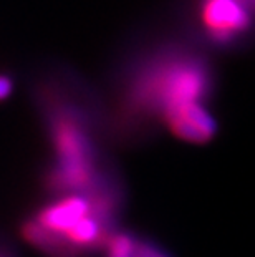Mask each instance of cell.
Listing matches in <instances>:
<instances>
[{
    "label": "cell",
    "mask_w": 255,
    "mask_h": 257,
    "mask_svg": "<svg viewBox=\"0 0 255 257\" xmlns=\"http://www.w3.org/2000/svg\"><path fill=\"white\" fill-rule=\"evenodd\" d=\"M134 257H169L166 252H162L153 244L148 242H136V249H134Z\"/></svg>",
    "instance_id": "ba28073f"
},
{
    "label": "cell",
    "mask_w": 255,
    "mask_h": 257,
    "mask_svg": "<svg viewBox=\"0 0 255 257\" xmlns=\"http://www.w3.org/2000/svg\"><path fill=\"white\" fill-rule=\"evenodd\" d=\"M253 0H202V22L207 35L227 45L243 34L252 20Z\"/></svg>",
    "instance_id": "3957f363"
},
{
    "label": "cell",
    "mask_w": 255,
    "mask_h": 257,
    "mask_svg": "<svg viewBox=\"0 0 255 257\" xmlns=\"http://www.w3.org/2000/svg\"><path fill=\"white\" fill-rule=\"evenodd\" d=\"M63 237L70 240L75 245H91L101 237V226L100 219L96 217L95 212L83 216L81 219H78L63 234Z\"/></svg>",
    "instance_id": "8992f818"
},
{
    "label": "cell",
    "mask_w": 255,
    "mask_h": 257,
    "mask_svg": "<svg viewBox=\"0 0 255 257\" xmlns=\"http://www.w3.org/2000/svg\"><path fill=\"white\" fill-rule=\"evenodd\" d=\"M136 249V239L128 234H115L108 239V257H134Z\"/></svg>",
    "instance_id": "52a82bcc"
},
{
    "label": "cell",
    "mask_w": 255,
    "mask_h": 257,
    "mask_svg": "<svg viewBox=\"0 0 255 257\" xmlns=\"http://www.w3.org/2000/svg\"><path fill=\"white\" fill-rule=\"evenodd\" d=\"M57 148V166L50 183L53 188L77 191L96 183V148L88 130L75 110L58 108L52 121Z\"/></svg>",
    "instance_id": "7a4b0ae2"
},
{
    "label": "cell",
    "mask_w": 255,
    "mask_h": 257,
    "mask_svg": "<svg viewBox=\"0 0 255 257\" xmlns=\"http://www.w3.org/2000/svg\"><path fill=\"white\" fill-rule=\"evenodd\" d=\"M164 121L179 138L204 143L215 133L217 124L210 113L199 101H189L177 105L164 113Z\"/></svg>",
    "instance_id": "277c9868"
},
{
    "label": "cell",
    "mask_w": 255,
    "mask_h": 257,
    "mask_svg": "<svg viewBox=\"0 0 255 257\" xmlns=\"http://www.w3.org/2000/svg\"><path fill=\"white\" fill-rule=\"evenodd\" d=\"M91 212V204L88 198L83 196H68L55 204L48 206L39 214L37 222L47 231L57 236H63L78 219Z\"/></svg>",
    "instance_id": "5b68a950"
},
{
    "label": "cell",
    "mask_w": 255,
    "mask_h": 257,
    "mask_svg": "<svg viewBox=\"0 0 255 257\" xmlns=\"http://www.w3.org/2000/svg\"><path fill=\"white\" fill-rule=\"evenodd\" d=\"M12 93V80L7 75H0V101Z\"/></svg>",
    "instance_id": "9c48e42d"
},
{
    "label": "cell",
    "mask_w": 255,
    "mask_h": 257,
    "mask_svg": "<svg viewBox=\"0 0 255 257\" xmlns=\"http://www.w3.org/2000/svg\"><path fill=\"white\" fill-rule=\"evenodd\" d=\"M210 88V75L199 57L171 53L143 70L129 90L133 111L164 113L189 101H199Z\"/></svg>",
    "instance_id": "6da1fadb"
}]
</instances>
